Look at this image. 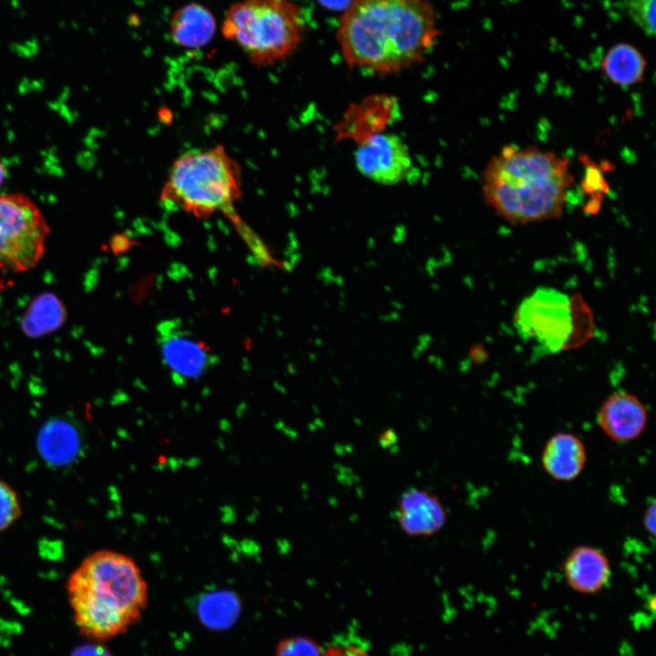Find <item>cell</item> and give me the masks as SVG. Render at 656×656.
Segmentation results:
<instances>
[{"mask_svg":"<svg viewBox=\"0 0 656 656\" xmlns=\"http://www.w3.org/2000/svg\"><path fill=\"white\" fill-rule=\"evenodd\" d=\"M48 232L46 219L30 199L0 195V269L16 272L35 267Z\"/></svg>","mask_w":656,"mask_h":656,"instance_id":"7","label":"cell"},{"mask_svg":"<svg viewBox=\"0 0 656 656\" xmlns=\"http://www.w3.org/2000/svg\"><path fill=\"white\" fill-rule=\"evenodd\" d=\"M322 656H370L368 652L353 643H333L323 651Z\"/></svg>","mask_w":656,"mask_h":656,"instance_id":"22","label":"cell"},{"mask_svg":"<svg viewBox=\"0 0 656 656\" xmlns=\"http://www.w3.org/2000/svg\"><path fill=\"white\" fill-rule=\"evenodd\" d=\"M568 586L581 594H596L609 584L611 568L607 556L591 546L573 548L563 564Z\"/></svg>","mask_w":656,"mask_h":656,"instance_id":"12","label":"cell"},{"mask_svg":"<svg viewBox=\"0 0 656 656\" xmlns=\"http://www.w3.org/2000/svg\"><path fill=\"white\" fill-rule=\"evenodd\" d=\"M587 462V450L581 439L566 432L550 436L541 453V465L545 472L558 481H572L583 471Z\"/></svg>","mask_w":656,"mask_h":656,"instance_id":"13","label":"cell"},{"mask_svg":"<svg viewBox=\"0 0 656 656\" xmlns=\"http://www.w3.org/2000/svg\"><path fill=\"white\" fill-rule=\"evenodd\" d=\"M572 184L569 159L535 146L503 147L481 173L487 203L514 225L559 218Z\"/></svg>","mask_w":656,"mask_h":656,"instance_id":"2","label":"cell"},{"mask_svg":"<svg viewBox=\"0 0 656 656\" xmlns=\"http://www.w3.org/2000/svg\"><path fill=\"white\" fill-rule=\"evenodd\" d=\"M21 514L17 493L9 484L0 480V532L12 526Z\"/></svg>","mask_w":656,"mask_h":656,"instance_id":"20","label":"cell"},{"mask_svg":"<svg viewBox=\"0 0 656 656\" xmlns=\"http://www.w3.org/2000/svg\"><path fill=\"white\" fill-rule=\"evenodd\" d=\"M656 0H622L630 19L648 36L655 35Z\"/></svg>","mask_w":656,"mask_h":656,"instance_id":"19","label":"cell"},{"mask_svg":"<svg viewBox=\"0 0 656 656\" xmlns=\"http://www.w3.org/2000/svg\"><path fill=\"white\" fill-rule=\"evenodd\" d=\"M38 448L43 457L54 465H65L77 455V436L63 422L46 425L39 436Z\"/></svg>","mask_w":656,"mask_h":656,"instance_id":"17","label":"cell"},{"mask_svg":"<svg viewBox=\"0 0 656 656\" xmlns=\"http://www.w3.org/2000/svg\"><path fill=\"white\" fill-rule=\"evenodd\" d=\"M67 597L81 634L108 640L124 632L147 604V584L128 556L108 549L96 551L72 572Z\"/></svg>","mask_w":656,"mask_h":656,"instance_id":"3","label":"cell"},{"mask_svg":"<svg viewBox=\"0 0 656 656\" xmlns=\"http://www.w3.org/2000/svg\"><path fill=\"white\" fill-rule=\"evenodd\" d=\"M583 190L589 194L605 192L607 190L604 179L599 169H596V167L591 165L588 167L586 179L583 182Z\"/></svg>","mask_w":656,"mask_h":656,"instance_id":"23","label":"cell"},{"mask_svg":"<svg viewBox=\"0 0 656 656\" xmlns=\"http://www.w3.org/2000/svg\"><path fill=\"white\" fill-rule=\"evenodd\" d=\"M323 650L307 637H291L279 642L276 656H322Z\"/></svg>","mask_w":656,"mask_h":656,"instance_id":"21","label":"cell"},{"mask_svg":"<svg viewBox=\"0 0 656 656\" xmlns=\"http://www.w3.org/2000/svg\"><path fill=\"white\" fill-rule=\"evenodd\" d=\"M438 35L428 0H351L336 39L349 67L385 76L421 62Z\"/></svg>","mask_w":656,"mask_h":656,"instance_id":"1","label":"cell"},{"mask_svg":"<svg viewBox=\"0 0 656 656\" xmlns=\"http://www.w3.org/2000/svg\"><path fill=\"white\" fill-rule=\"evenodd\" d=\"M356 168L374 182L395 185L413 169L408 147L397 135L375 132L364 138L354 152Z\"/></svg>","mask_w":656,"mask_h":656,"instance_id":"8","label":"cell"},{"mask_svg":"<svg viewBox=\"0 0 656 656\" xmlns=\"http://www.w3.org/2000/svg\"><path fill=\"white\" fill-rule=\"evenodd\" d=\"M5 178V169L4 167L0 161V184L2 183L3 179Z\"/></svg>","mask_w":656,"mask_h":656,"instance_id":"26","label":"cell"},{"mask_svg":"<svg viewBox=\"0 0 656 656\" xmlns=\"http://www.w3.org/2000/svg\"><path fill=\"white\" fill-rule=\"evenodd\" d=\"M158 333L162 361L174 379H199L214 364L210 348L176 322L161 323Z\"/></svg>","mask_w":656,"mask_h":656,"instance_id":"9","label":"cell"},{"mask_svg":"<svg viewBox=\"0 0 656 656\" xmlns=\"http://www.w3.org/2000/svg\"><path fill=\"white\" fill-rule=\"evenodd\" d=\"M241 169L221 145L188 151L175 159L160 201L197 218L233 210L241 197Z\"/></svg>","mask_w":656,"mask_h":656,"instance_id":"4","label":"cell"},{"mask_svg":"<svg viewBox=\"0 0 656 656\" xmlns=\"http://www.w3.org/2000/svg\"><path fill=\"white\" fill-rule=\"evenodd\" d=\"M643 526L648 533L655 535V502L652 500L645 509L643 515Z\"/></svg>","mask_w":656,"mask_h":656,"instance_id":"24","label":"cell"},{"mask_svg":"<svg viewBox=\"0 0 656 656\" xmlns=\"http://www.w3.org/2000/svg\"><path fill=\"white\" fill-rule=\"evenodd\" d=\"M648 422L646 406L635 395L617 391L601 404L597 424L602 432L616 442H630L638 438Z\"/></svg>","mask_w":656,"mask_h":656,"instance_id":"11","label":"cell"},{"mask_svg":"<svg viewBox=\"0 0 656 656\" xmlns=\"http://www.w3.org/2000/svg\"><path fill=\"white\" fill-rule=\"evenodd\" d=\"M169 28L170 38L176 45L196 49L207 46L212 40L217 22L207 6L192 2L175 10Z\"/></svg>","mask_w":656,"mask_h":656,"instance_id":"14","label":"cell"},{"mask_svg":"<svg viewBox=\"0 0 656 656\" xmlns=\"http://www.w3.org/2000/svg\"><path fill=\"white\" fill-rule=\"evenodd\" d=\"M519 336L555 354L569 348L576 334V300L552 287L541 286L526 296L514 315Z\"/></svg>","mask_w":656,"mask_h":656,"instance_id":"6","label":"cell"},{"mask_svg":"<svg viewBox=\"0 0 656 656\" xmlns=\"http://www.w3.org/2000/svg\"><path fill=\"white\" fill-rule=\"evenodd\" d=\"M306 21L292 0H240L226 11L225 39L236 44L257 67H268L292 56L302 41Z\"/></svg>","mask_w":656,"mask_h":656,"instance_id":"5","label":"cell"},{"mask_svg":"<svg viewBox=\"0 0 656 656\" xmlns=\"http://www.w3.org/2000/svg\"><path fill=\"white\" fill-rule=\"evenodd\" d=\"M240 611L239 598L229 590L205 593L197 603L200 620L205 626L215 630H223L233 625Z\"/></svg>","mask_w":656,"mask_h":656,"instance_id":"16","label":"cell"},{"mask_svg":"<svg viewBox=\"0 0 656 656\" xmlns=\"http://www.w3.org/2000/svg\"><path fill=\"white\" fill-rule=\"evenodd\" d=\"M63 310L56 298L46 295L36 300L24 320V328L31 335L56 328L63 320Z\"/></svg>","mask_w":656,"mask_h":656,"instance_id":"18","label":"cell"},{"mask_svg":"<svg viewBox=\"0 0 656 656\" xmlns=\"http://www.w3.org/2000/svg\"><path fill=\"white\" fill-rule=\"evenodd\" d=\"M396 520L407 536L427 538L442 530L447 512L436 495L424 488L410 487L399 497Z\"/></svg>","mask_w":656,"mask_h":656,"instance_id":"10","label":"cell"},{"mask_svg":"<svg viewBox=\"0 0 656 656\" xmlns=\"http://www.w3.org/2000/svg\"><path fill=\"white\" fill-rule=\"evenodd\" d=\"M76 656H110V654L102 647L87 646Z\"/></svg>","mask_w":656,"mask_h":656,"instance_id":"25","label":"cell"},{"mask_svg":"<svg viewBox=\"0 0 656 656\" xmlns=\"http://www.w3.org/2000/svg\"><path fill=\"white\" fill-rule=\"evenodd\" d=\"M647 61L633 45L617 43L605 54L601 70L606 78L619 87H631L641 83L645 76Z\"/></svg>","mask_w":656,"mask_h":656,"instance_id":"15","label":"cell"}]
</instances>
